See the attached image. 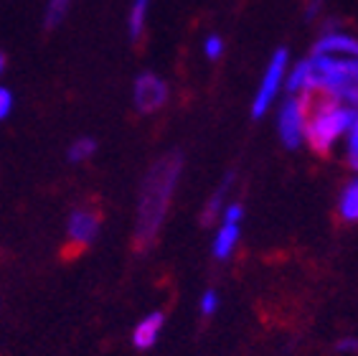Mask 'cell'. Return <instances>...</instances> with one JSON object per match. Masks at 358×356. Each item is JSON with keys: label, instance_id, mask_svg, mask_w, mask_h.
<instances>
[{"label": "cell", "instance_id": "6", "mask_svg": "<svg viewBox=\"0 0 358 356\" xmlns=\"http://www.w3.org/2000/svg\"><path fill=\"white\" fill-rule=\"evenodd\" d=\"M168 97H171V87L155 71H143L132 84V102L143 115H152V112L163 110L168 104Z\"/></svg>", "mask_w": 358, "mask_h": 356}, {"label": "cell", "instance_id": "9", "mask_svg": "<svg viewBox=\"0 0 358 356\" xmlns=\"http://www.w3.org/2000/svg\"><path fill=\"white\" fill-rule=\"evenodd\" d=\"M163 326H166V315L160 310H152L145 318H140L138 326L132 329V346L140 351H148L158 343L160 334H163Z\"/></svg>", "mask_w": 358, "mask_h": 356}, {"label": "cell", "instance_id": "20", "mask_svg": "<svg viewBox=\"0 0 358 356\" xmlns=\"http://www.w3.org/2000/svg\"><path fill=\"white\" fill-rule=\"evenodd\" d=\"M336 351H338V354H345V356L358 354V338H356V336H343V338H338Z\"/></svg>", "mask_w": 358, "mask_h": 356}, {"label": "cell", "instance_id": "19", "mask_svg": "<svg viewBox=\"0 0 358 356\" xmlns=\"http://www.w3.org/2000/svg\"><path fill=\"white\" fill-rule=\"evenodd\" d=\"M219 219L224 221V224H241V219H244V206H241L239 201H231V204H227L221 209Z\"/></svg>", "mask_w": 358, "mask_h": 356}, {"label": "cell", "instance_id": "22", "mask_svg": "<svg viewBox=\"0 0 358 356\" xmlns=\"http://www.w3.org/2000/svg\"><path fill=\"white\" fill-rule=\"evenodd\" d=\"M323 11V0H310L308 3V8H305V18L308 21H313V18H317V13Z\"/></svg>", "mask_w": 358, "mask_h": 356}, {"label": "cell", "instance_id": "15", "mask_svg": "<svg viewBox=\"0 0 358 356\" xmlns=\"http://www.w3.org/2000/svg\"><path fill=\"white\" fill-rule=\"evenodd\" d=\"M343 156H345L348 168L358 176V115H356V120H353L351 130L345 132V137H343Z\"/></svg>", "mask_w": 358, "mask_h": 356}, {"label": "cell", "instance_id": "4", "mask_svg": "<svg viewBox=\"0 0 358 356\" xmlns=\"http://www.w3.org/2000/svg\"><path fill=\"white\" fill-rule=\"evenodd\" d=\"M289 69V51L287 48H277L272 59H269L267 69H264L262 79H259V87H257V95L252 100V117H264L272 107H275L277 97L285 92V76H287Z\"/></svg>", "mask_w": 358, "mask_h": 356}, {"label": "cell", "instance_id": "17", "mask_svg": "<svg viewBox=\"0 0 358 356\" xmlns=\"http://www.w3.org/2000/svg\"><path fill=\"white\" fill-rule=\"evenodd\" d=\"M219 306H221V298H219V293L216 290H203V295H201V301H199V310H201V315L203 318H211V315L219 310Z\"/></svg>", "mask_w": 358, "mask_h": 356}, {"label": "cell", "instance_id": "11", "mask_svg": "<svg viewBox=\"0 0 358 356\" xmlns=\"http://www.w3.org/2000/svg\"><path fill=\"white\" fill-rule=\"evenodd\" d=\"M338 217L343 221H348V224H358V176H353L341 189V196H338Z\"/></svg>", "mask_w": 358, "mask_h": 356}, {"label": "cell", "instance_id": "12", "mask_svg": "<svg viewBox=\"0 0 358 356\" xmlns=\"http://www.w3.org/2000/svg\"><path fill=\"white\" fill-rule=\"evenodd\" d=\"M231 184H234V176L229 173L224 181H221V186L216 189L214 193H211V199L206 201V206H203V214H201V219H203V224H211L214 219H219L221 217V209L227 206V196H229V189H231Z\"/></svg>", "mask_w": 358, "mask_h": 356}, {"label": "cell", "instance_id": "18", "mask_svg": "<svg viewBox=\"0 0 358 356\" xmlns=\"http://www.w3.org/2000/svg\"><path fill=\"white\" fill-rule=\"evenodd\" d=\"M203 56H206L208 62H219L221 56H224V39H221L219 34L206 36V41H203Z\"/></svg>", "mask_w": 358, "mask_h": 356}, {"label": "cell", "instance_id": "3", "mask_svg": "<svg viewBox=\"0 0 358 356\" xmlns=\"http://www.w3.org/2000/svg\"><path fill=\"white\" fill-rule=\"evenodd\" d=\"M358 110L338 104L333 100L313 97L308 100V123H305V145L315 153H333L351 130Z\"/></svg>", "mask_w": 358, "mask_h": 356}, {"label": "cell", "instance_id": "23", "mask_svg": "<svg viewBox=\"0 0 358 356\" xmlns=\"http://www.w3.org/2000/svg\"><path fill=\"white\" fill-rule=\"evenodd\" d=\"M6 64H8L6 54H3V51H0V74H3V71H6Z\"/></svg>", "mask_w": 358, "mask_h": 356}, {"label": "cell", "instance_id": "10", "mask_svg": "<svg viewBox=\"0 0 358 356\" xmlns=\"http://www.w3.org/2000/svg\"><path fill=\"white\" fill-rule=\"evenodd\" d=\"M239 240H241V224H224V221H221V226L214 234V245H211L214 260H219V262L229 260V257L236 252Z\"/></svg>", "mask_w": 358, "mask_h": 356}, {"label": "cell", "instance_id": "2", "mask_svg": "<svg viewBox=\"0 0 358 356\" xmlns=\"http://www.w3.org/2000/svg\"><path fill=\"white\" fill-rule=\"evenodd\" d=\"M310 100L323 97L358 110V59L343 56H308Z\"/></svg>", "mask_w": 358, "mask_h": 356}, {"label": "cell", "instance_id": "7", "mask_svg": "<svg viewBox=\"0 0 358 356\" xmlns=\"http://www.w3.org/2000/svg\"><path fill=\"white\" fill-rule=\"evenodd\" d=\"M310 56H343V59H358V36L343 31L341 23L328 21V23H323L317 41L313 43Z\"/></svg>", "mask_w": 358, "mask_h": 356}, {"label": "cell", "instance_id": "14", "mask_svg": "<svg viewBox=\"0 0 358 356\" xmlns=\"http://www.w3.org/2000/svg\"><path fill=\"white\" fill-rule=\"evenodd\" d=\"M71 3H74V0H48L46 13H43V28L51 31V28L59 26V23L66 18V13H69Z\"/></svg>", "mask_w": 358, "mask_h": 356}, {"label": "cell", "instance_id": "5", "mask_svg": "<svg viewBox=\"0 0 358 356\" xmlns=\"http://www.w3.org/2000/svg\"><path fill=\"white\" fill-rule=\"evenodd\" d=\"M305 123H308V100L287 95L277 110V135L287 151L305 145Z\"/></svg>", "mask_w": 358, "mask_h": 356}, {"label": "cell", "instance_id": "8", "mask_svg": "<svg viewBox=\"0 0 358 356\" xmlns=\"http://www.w3.org/2000/svg\"><path fill=\"white\" fill-rule=\"evenodd\" d=\"M99 234V214L90 206H82V209H74L69 214V221H66V237H69V245L76 249H87L92 242L96 240Z\"/></svg>", "mask_w": 358, "mask_h": 356}, {"label": "cell", "instance_id": "1", "mask_svg": "<svg viewBox=\"0 0 358 356\" xmlns=\"http://www.w3.org/2000/svg\"><path fill=\"white\" fill-rule=\"evenodd\" d=\"M180 171H183V158L180 153H166L150 165L145 173L143 189L138 201V221H135V242L138 247H150L158 240L166 214L171 209V199L178 186Z\"/></svg>", "mask_w": 358, "mask_h": 356}, {"label": "cell", "instance_id": "13", "mask_svg": "<svg viewBox=\"0 0 358 356\" xmlns=\"http://www.w3.org/2000/svg\"><path fill=\"white\" fill-rule=\"evenodd\" d=\"M152 0H132L130 13H127V34L132 41H140L145 34V23H148V13H150Z\"/></svg>", "mask_w": 358, "mask_h": 356}, {"label": "cell", "instance_id": "21", "mask_svg": "<svg viewBox=\"0 0 358 356\" xmlns=\"http://www.w3.org/2000/svg\"><path fill=\"white\" fill-rule=\"evenodd\" d=\"M13 112V92L8 87H0V120H6Z\"/></svg>", "mask_w": 358, "mask_h": 356}, {"label": "cell", "instance_id": "16", "mask_svg": "<svg viewBox=\"0 0 358 356\" xmlns=\"http://www.w3.org/2000/svg\"><path fill=\"white\" fill-rule=\"evenodd\" d=\"M96 151V143L94 137H79L74 143L69 145V160L71 163H84V160H90Z\"/></svg>", "mask_w": 358, "mask_h": 356}]
</instances>
